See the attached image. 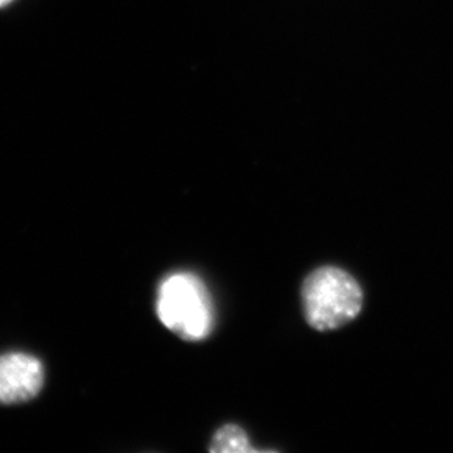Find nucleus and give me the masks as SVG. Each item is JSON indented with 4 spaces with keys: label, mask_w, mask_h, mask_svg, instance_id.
I'll use <instances>...</instances> for the list:
<instances>
[{
    "label": "nucleus",
    "mask_w": 453,
    "mask_h": 453,
    "mask_svg": "<svg viewBox=\"0 0 453 453\" xmlns=\"http://www.w3.org/2000/svg\"><path fill=\"white\" fill-rule=\"evenodd\" d=\"M156 308L163 325L185 341H202L213 330L211 296L196 274L178 272L167 276L158 287Z\"/></svg>",
    "instance_id": "nucleus-1"
},
{
    "label": "nucleus",
    "mask_w": 453,
    "mask_h": 453,
    "mask_svg": "<svg viewBox=\"0 0 453 453\" xmlns=\"http://www.w3.org/2000/svg\"><path fill=\"white\" fill-rule=\"evenodd\" d=\"M305 319L312 329L326 332L354 320L363 308V291L345 270L325 265L303 283Z\"/></svg>",
    "instance_id": "nucleus-2"
},
{
    "label": "nucleus",
    "mask_w": 453,
    "mask_h": 453,
    "mask_svg": "<svg viewBox=\"0 0 453 453\" xmlns=\"http://www.w3.org/2000/svg\"><path fill=\"white\" fill-rule=\"evenodd\" d=\"M44 383V367L37 357L26 352L0 355V403L30 401Z\"/></svg>",
    "instance_id": "nucleus-3"
},
{
    "label": "nucleus",
    "mask_w": 453,
    "mask_h": 453,
    "mask_svg": "<svg viewBox=\"0 0 453 453\" xmlns=\"http://www.w3.org/2000/svg\"><path fill=\"white\" fill-rule=\"evenodd\" d=\"M209 449L210 452L214 453L257 452L250 443L247 433L235 424H227V426L219 428Z\"/></svg>",
    "instance_id": "nucleus-4"
},
{
    "label": "nucleus",
    "mask_w": 453,
    "mask_h": 453,
    "mask_svg": "<svg viewBox=\"0 0 453 453\" xmlns=\"http://www.w3.org/2000/svg\"><path fill=\"white\" fill-rule=\"evenodd\" d=\"M9 2H12V0H0V6H4V4H8Z\"/></svg>",
    "instance_id": "nucleus-5"
}]
</instances>
